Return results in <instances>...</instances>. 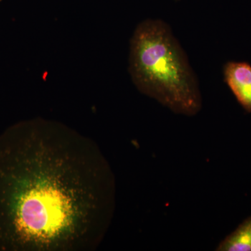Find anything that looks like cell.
Returning a JSON list of instances; mask_svg holds the SVG:
<instances>
[{"label":"cell","instance_id":"277c9868","mask_svg":"<svg viewBox=\"0 0 251 251\" xmlns=\"http://www.w3.org/2000/svg\"><path fill=\"white\" fill-rule=\"evenodd\" d=\"M218 251H251V216L233 232L225 238L216 249Z\"/></svg>","mask_w":251,"mask_h":251},{"label":"cell","instance_id":"3957f363","mask_svg":"<svg viewBox=\"0 0 251 251\" xmlns=\"http://www.w3.org/2000/svg\"><path fill=\"white\" fill-rule=\"evenodd\" d=\"M224 77L227 85L239 103L251 112V66L247 62H227L224 66Z\"/></svg>","mask_w":251,"mask_h":251},{"label":"cell","instance_id":"6da1fadb","mask_svg":"<svg viewBox=\"0 0 251 251\" xmlns=\"http://www.w3.org/2000/svg\"><path fill=\"white\" fill-rule=\"evenodd\" d=\"M115 201L110 165L75 130L34 119L0 134V251L95 249Z\"/></svg>","mask_w":251,"mask_h":251},{"label":"cell","instance_id":"7a4b0ae2","mask_svg":"<svg viewBox=\"0 0 251 251\" xmlns=\"http://www.w3.org/2000/svg\"><path fill=\"white\" fill-rule=\"evenodd\" d=\"M129 72L140 92L175 113L193 116L201 111L197 77L171 27L161 20H145L135 29Z\"/></svg>","mask_w":251,"mask_h":251}]
</instances>
